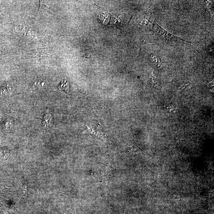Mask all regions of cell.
Instances as JSON below:
<instances>
[{
    "instance_id": "6da1fadb",
    "label": "cell",
    "mask_w": 214,
    "mask_h": 214,
    "mask_svg": "<svg viewBox=\"0 0 214 214\" xmlns=\"http://www.w3.org/2000/svg\"><path fill=\"white\" fill-rule=\"evenodd\" d=\"M153 30L156 34L159 37L165 42L172 43H191V42L188 41L184 40L181 39L179 37L170 33L158 24V23L156 22H154L153 23Z\"/></svg>"
},
{
    "instance_id": "7a4b0ae2",
    "label": "cell",
    "mask_w": 214,
    "mask_h": 214,
    "mask_svg": "<svg viewBox=\"0 0 214 214\" xmlns=\"http://www.w3.org/2000/svg\"><path fill=\"white\" fill-rule=\"evenodd\" d=\"M150 59L152 63L157 68H160L162 66V62L160 57L154 54H151L150 55Z\"/></svg>"
},
{
    "instance_id": "3957f363",
    "label": "cell",
    "mask_w": 214,
    "mask_h": 214,
    "mask_svg": "<svg viewBox=\"0 0 214 214\" xmlns=\"http://www.w3.org/2000/svg\"><path fill=\"white\" fill-rule=\"evenodd\" d=\"M69 87V82L65 79H63L58 85V89L60 91L67 93Z\"/></svg>"
},
{
    "instance_id": "277c9868",
    "label": "cell",
    "mask_w": 214,
    "mask_h": 214,
    "mask_svg": "<svg viewBox=\"0 0 214 214\" xmlns=\"http://www.w3.org/2000/svg\"><path fill=\"white\" fill-rule=\"evenodd\" d=\"M150 81H151L150 82H151L152 85L153 86L157 85H158L157 84L158 83V81L154 76L152 77Z\"/></svg>"
},
{
    "instance_id": "5b68a950",
    "label": "cell",
    "mask_w": 214,
    "mask_h": 214,
    "mask_svg": "<svg viewBox=\"0 0 214 214\" xmlns=\"http://www.w3.org/2000/svg\"><path fill=\"white\" fill-rule=\"evenodd\" d=\"M214 87V82H209L208 84V88H209L210 90H212V89L213 90Z\"/></svg>"
},
{
    "instance_id": "8992f818",
    "label": "cell",
    "mask_w": 214,
    "mask_h": 214,
    "mask_svg": "<svg viewBox=\"0 0 214 214\" xmlns=\"http://www.w3.org/2000/svg\"><path fill=\"white\" fill-rule=\"evenodd\" d=\"M169 110L170 112H171V113H173V112H175V108L173 107V106H170Z\"/></svg>"
}]
</instances>
